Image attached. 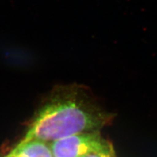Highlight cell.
Masks as SVG:
<instances>
[{
	"label": "cell",
	"instance_id": "cell-2",
	"mask_svg": "<svg viewBox=\"0 0 157 157\" xmlns=\"http://www.w3.org/2000/svg\"><path fill=\"white\" fill-rule=\"evenodd\" d=\"M109 141L100 131L82 132L51 142L54 157H85L105 146Z\"/></svg>",
	"mask_w": 157,
	"mask_h": 157
},
{
	"label": "cell",
	"instance_id": "cell-3",
	"mask_svg": "<svg viewBox=\"0 0 157 157\" xmlns=\"http://www.w3.org/2000/svg\"><path fill=\"white\" fill-rule=\"evenodd\" d=\"M9 157H54L49 144L37 140L20 141Z\"/></svg>",
	"mask_w": 157,
	"mask_h": 157
},
{
	"label": "cell",
	"instance_id": "cell-5",
	"mask_svg": "<svg viewBox=\"0 0 157 157\" xmlns=\"http://www.w3.org/2000/svg\"><path fill=\"white\" fill-rule=\"evenodd\" d=\"M5 157H9V156L7 155V156H5Z\"/></svg>",
	"mask_w": 157,
	"mask_h": 157
},
{
	"label": "cell",
	"instance_id": "cell-1",
	"mask_svg": "<svg viewBox=\"0 0 157 157\" xmlns=\"http://www.w3.org/2000/svg\"><path fill=\"white\" fill-rule=\"evenodd\" d=\"M112 119L113 115L103 109L85 86L58 85L38 108L21 141L51 143L82 132L100 131Z\"/></svg>",
	"mask_w": 157,
	"mask_h": 157
},
{
	"label": "cell",
	"instance_id": "cell-4",
	"mask_svg": "<svg viewBox=\"0 0 157 157\" xmlns=\"http://www.w3.org/2000/svg\"><path fill=\"white\" fill-rule=\"evenodd\" d=\"M85 157H117L114 147L110 141L101 149L85 156Z\"/></svg>",
	"mask_w": 157,
	"mask_h": 157
}]
</instances>
